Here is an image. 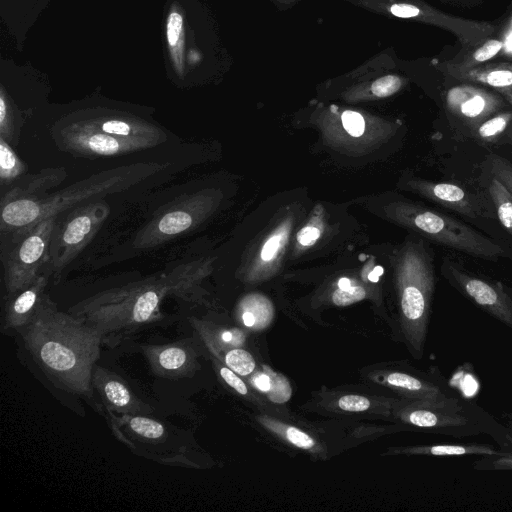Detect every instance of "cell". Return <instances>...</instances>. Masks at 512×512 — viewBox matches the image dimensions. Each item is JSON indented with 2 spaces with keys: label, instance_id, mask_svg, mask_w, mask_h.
Wrapping results in <instances>:
<instances>
[{
  "label": "cell",
  "instance_id": "6da1fadb",
  "mask_svg": "<svg viewBox=\"0 0 512 512\" xmlns=\"http://www.w3.org/2000/svg\"><path fill=\"white\" fill-rule=\"evenodd\" d=\"M17 332L34 362L58 389L92 398V373L104 342L98 327L60 311L44 293Z\"/></svg>",
  "mask_w": 512,
  "mask_h": 512
},
{
  "label": "cell",
  "instance_id": "7a4b0ae2",
  "mask_svg": "<svg viewBox=\"0 0 512 512\" xmlns=\"http://www.w3.org/2000/svg\"><path fill=\"white\" fill-rule=\"evenodd\" d=\"M207 260H193L140 281L101 291L69 309L98 327L108 342L112 336L135 331L162 318L160 307L168 297L190 300L208 274Z\"/></svg>",
  "mask_w": 512,
  "mask_h": 512
},
{
  "label": "cell",
  "instance_id": "3957f363",
  "mask_svg": "<svg viewBox=\"0 0 512 512\" xmlns=\"http://www.w3.org/2000/svg\"><path fill=\"white\" fill-rule=\"evenodd\" d=\"M158 162H140L101 171L56 192L0 203L2 241L20 236L41 221L57 217L87 201L127 190L165 169Z\"/></svg>",
  "mask_w": 512,
  "mask_h": 512
},
{
  "label": "cell",
  "instance_id": "277c9868",
  "mask_svg": "<svg viewBox=\"0 0 512 512\" xmlns=\"http://www.w3.org/2000/svg\"><path fill=\"white\" fill-rule=\"evenodd\" d=\"M357 8L389 18H399L436 26L454 34L466 47L488 39L495 27L487 22L446 14L423 0H343Z\"/></svg>",
  "mask_w": 512,
  "mask_h": 512
},
{
  "label": "cell",
  "instance_id": "5b68a950",
  "mask_svg": "<svg viewBox=\"0 0 512 512\" xmlns=\"http://www.w3.org/2000/svg\"><path fill=\"white\" fill-rule=\"evenodd\" d=\"M109 214L108 203L96 198L70 209L56 222L45 266L49 274L59 275L96 236Z\"/></svg>",
  "mask_w": 512,
  "mask_h": 512
},
{
  "label": "cell",
  "instance_id": "8992f818",
  "mask_svg": "<svg viewBox=\"0 0 512 512\" xmlns=\"http://www.w3.org/2000/svg\"><path fill=\"white\" fill-rule=\"evenodd\" d=\"M56 220L57 217L47 218L28 232L2 241L7 296L28 287L43 272Z\"/></svg>",
  "mask_w": 512,
  "mask_h": 512
},
{
  "label": "cell",
  "instance_id": "52a82bcc",
  "mask_svg": "<svg viewBox=\"0 0 512 512\" xmlns=\"http://www.w3.org/2000/svg\"><path fill=\"white\" fill-rule=\"evenodd\" d=\"M400 303L407 337L420 348L425 336L433 273L428 259L416 249L409 250L401 265Z\"/></svg>",
  "mask_w": 512,
  "mask_h": 512
},
{
  "label": "cell",
  "instance_id": "ba28073f",
  "mask_svg": "<svg viewBox=\"0 0 512 512\" xmlns=\"http://www.w3.org/2000/svg\"><path fill=\"white\" fill-rule=\"evenodd\" d=\"M211 205V196L203 191L180 198L139 230L133 246L152 248L187 233L207 216Z\"/></svg>",
  "mask_w": 512,
  "mask_h": 512
},
{
  "label": "cell",
  "instance_id": "9c48e42d",
  "mask_svg": "<svg viewBox=\"0 0 512 512\" xmlns=\"http://www.w3.org/2000/svg\"><path fill=\"white\" fill-rule=\"evenodd\" d=\"M400 64L391 49H385L354 70L340 76L337 81L351 87L365 88L374 98H387L402 90L409 79L398 71Z\"/></svg>",
  "mask_w": 512,
  "mask_h": 512
},
{
  "label": "cell",
  "instance_id": "30bf717a",
  "mask_svg": "<svg viewBox=\"0 0 512 512\" xmlns=\"http://www.w3.org/2000/svg\"><path fill=\"white\" fill-rule=\"evenodd\" d=\"M445 106L452 116L473 130L498 113L504 101L503 97L491 91L464 83L447 90Z\"/></svg>",
  "mask_w": 512,
  "mask_h": 512
},
{
  "label": "cell",
  "instance_id": "8fae6325",
  "mask_svg": "<svg viewBox=\"0 0 512 512\" xmlns=\"http://www.w3.org/2000/svg\"><path fill=\"white\" fill-rule=\"evenodd\" d=\"M141 351L146 357L151 371L161 378L190 377L198 367V353L188 339L160 345H143Z\"/></svg>",
  "mask_w": 512,
  "mask_h": 512
},
{
  "label": "cell",
  "instance_id": "7c38bea8",
  "mask_svg": "<svg viewBox=\"0 0 512 512\" xmlns=\"http://www.w3.org/2000/svg\"><path fill=\"white\" fill-rule=\"evenodd\" d=\"M92 386L104 408L120 415H148L153 410L133 393L121 376L101 366L95 365L93 369Z\"/></svg>",
  "mask_w": 512,
  "mask_h": 512
},
{
  "label": "cell",
  "instance_id": "4fadbf2b",
  "mask_svg": "<svg viewBox=\"0 0 512 512\" xmlns=\"http://www.w3.org/2000/svg\"><path fill=\"white\" fill-rule=\"evenodd\" d=\"M450 279L479 306L512 324V302L500 286L471 276L452 263H446Z\"/></svg>",
  "mask_w": 512,
  "mask_h": 512
},
{
  "label": "cell",
  "instance_id": "5bb4252c",
  "mask_svg": "<svg viewBox=\"0 0 512 512\" xmlns=\"http://www.w3.org/2000/svg\"><path fill=\"white\" fill-rule=\"evenodd\" d=\"M424 194L435 202L471 218L493 217L478 195L451 183H424Z\"/></svg>",
  "mask_w": 512,
  "mask_h": 512
},
{
  "label": "cell",
  "instance_id": "9a60e30c",
  "mask_svg": "<svg viewBox=\"0 0 512 512\" xmlns=\"http://www.w3.org/2000/svg\"><path fill=\"white\" fill-rule=\"evenodd\" d=\"M48 271H43L28 287L7 296L4 307L3 329L18 330L33 315L48 284Z\"/></svg>",
  "mask_w": 512,
  "mask_h": 512
},
{
  "label": "cell",
  "instance_id": "2e32d148",
  "mask_svg": "<svg viewBox=\"0 0 512 512\" xmlns=\"http://www.w3.org/2000/svg\"><path fill=\"white\" fill-rule=\"evenodd\" d=\"M67 177L64 167L45 168L41 171L24 175L10 185L2 195L0 203L9 202L19 198H34L47 194L60 185Z\"/></svg>",
  "mask_w": 512,
  "mask_h": 512
},
{
  "label": "cell",
  "instance_id": "e0dca14e",
  "mask_svg": "<svg viewBox=\"0 0 512 512\" xmlns=\"http://www.w3.org/2000/svg\"><path fill=\"white\" fill-rule=\"evenodd\" d=\"M460 410L455 399L427 401V406L408 412L405 418L410 424L422 428L462 426L467 420L458 414Z\"/></svg>",
  "mask_w": 512,
  "mask_h": 512
},
{
  "label": "cell",
  "instance_id": "ac0fdd59",
  "mask_svg": "<svg viewBox=\"0 0 512 512\" xmlns=\"http://www.w3.org/2000/svg\"><path fill=\"white\" fill-rule=\"evenodd\" d=\"M451 77L491 87L512 105V63H484Z\"/></svg>",
  "mask_w": 512,
  "mask_h": 512
},
{
  "label": "cell",
  "instance_id": "d6986e66",
  "mask_svg": "<svg viewBox=\"0 0 512 512\" xmlns=\"http://www.w3.org/2000/svg\"><path fill=\"white\" fill-rule=\"evenodd\" d=\"M504 42L499 39H486L470 53L464 55L459 60L441 63L436 67L444 73L451 76L454 73L466 71L487 63L490 59L499 54L503 49Z\"/></svg>",
  "mask_w": 512,
  "mask_h": 512
},
{
  "label": "cell",
  "instance_id": "ffe728a7",
  "mask_svg": "<svg viewBox=\"0 0 512 512\" xmlns=\"http://www.w3.org/2000/svg\"><path fill=\"white\" fill-rule=\"evenodd\" d=\"M27 172V165L18 157L12 146L0 137V182L9 187Z\"/></svg>",
  "mask_w": 512,
  "mask_h": 512
},
{
  "label": "cell",
  "instance_id": "44dd1931",
  "mask_svg": "<svg viewBox=\"0 0 512 512\" xmlns=\"http://www.w3.org/2000/svg\"><path fill=\"white\" fill-rule=\"evenodd\" d=\"M272 307L262 297H251L245 299L241 304V320L247 327L262 329L272 318Z\"/></svg>",
  "mask_w": 512,
  "mask_h": 512
},
{
  "label": "cell",
  "instance_id": "7402d4cb",
  "mask_svg": "<svg viewBox=\"0 0 512 512\" xmlns=\"http://www.w3.org/2000/svg\"><path fill=\"white\" fill-rule=\"evenodd\" d=\"M488 190L500 223L512 234V194L494 177L491 178Z\"/></svg>",
  "mask_w": 512,
  "mask_h": 512
},
{
  "label": "cell",
  "instance_id": "603a6c76",
  "mask_svg": "<svg viewBox=\"0 0 512 512\" xmlns=\"http://www.w3.org/2000/svg\"><path fill=\"white\" fill-rule=\"evenodd\" d=\"M511 124L512 112L496 113L473 129V136L480 142L492 143L506 132Z\"/></svg>",
  "mask_w": 512,
  "mask_h": 512
},
{
  "label": "cell",
  "instance_id": "cb8c5ba5",
  "mask_svg": "<svg viewBox=\"0 0 512 512\" xmlns=\"http://www.w3.org/2000/svg\"><path fill=\"white\" fill-rule=\"evenodd\" d=\"M167 40L178 72L183 66V19L177 10H172L167 20Z\"/></svg>",
  "mask_w": 512,
  "mask_h": 512
},
{
  "label": "cell",
  "instance_id": "d4e9b609",
  "mask_svg": "<svg viewBox=\"0 0 512 512\" xmlns=\"http://www.w3.org/2000/svg\"><path fill=\"white\" fill-rule=\"evenodd\" d=\"M223 362L240 376H248L256 367L253 356L248 351L241 348L226 350L223 355Z\"/></svg>",
  "mask_w": 512,
  "mask_h": 512
},
{
  "label": "cell",
  "instance_id": "484cf974",
  "mask_svg": "<svg viewBox=\"0 0 512 512\" xmlns=\"http://www.w3.org/2000/svg\"><path fill=\"white\" fill-rule=\"evenodd\" d=\"M265 425L275 430L278 434L284 437L288 442L294 446L302 449H312L316 443L314 439L304 431L294 426L283 425L278 422L266 420Z\"/></svg>",
  "mask_w": 512,
  "mask_h": 512
},
{
  "label": "cell",
  "instance_id": "4316f807",
  "mask_svg": "<svg viewBox=\"0 0 512 512\" xmlns=\"http://www.w3.org/2000/svg\"><path fill=\"white\" fill-rule=\"evenodd\" d=\"M19 129L15 122L13 110L5 97L4 92L0 97V137L10 145H15L18 139Z\"/></svg>",
  "mask_w": 512,
  "mask_h": 512
},
{
  "label": "cell",
  "instance_id": "83f0119b",
  "mask_svg": "<svg viewBox=\"0 0 512 512\" xmlns=\"http://www.w3.org/2000/svg\"><path fill=\"white\" fill-rule=\"evenodd\" d=\"M487 165L492 177L499 180L512 194V164L499 155L491 154L487 157Z\"/></svg>",
  "mask_w": 512,
  "mask_h": 512
},
{
  "label": "cell",
  "instance_id": "f1b7e54d",
  "mask_svg": "<svg viewBox=\"0 0 512 512\" xmlns=\"http://www.w3.org/2000/svg\"><path fill=\"white\" fill-rule=\"evenodd\" d=\"M288 236V227L283 226L273 233L264 243L260 251L263 262H271L276 258Z\"/></svg>",
  "mask_w": 512,
  "mask_h": 512
},
{
  "label": "cell",
  "instance_id": "f546056e",
  "mask_svg": "<svg viewBox=\"0 0 512 512\" xmlns=\"http://www.w3.org/2000/svg\"><path fill=\"white\" fill-rule=\"evenodd\" d=\"M366 297V290L361 286H350L345 289L338 288L332 294V301L337 306H347Z\"/></svg>",
  "mask_w": 512,
  "mask_h": 512
},
{
  "label": "cell",
  "instance_id": "4dcf8cb0",
  "mask_svg": "<svg viewBox=\"0 0 512 512\" xmlns=\"http://www.w3.org/2000/svg\"><path fill=\"white\" fill-rule=\"evenodd\" d=\"M341 121L346 132L353 137H360L365 131L364 117L356 111L345 110L341 114Z\"/></svg>",
  "mask_w": 512,
  "mask_h": 512
},
{
  "label": "cell",
  "instance_id": "1f68e13d",
  "mask_svg": "<svg viewBox=\"0 0 512 512\" xmlns=\"http://www.w3.org/2000/svg\"><path fill=\"white\" fill-rule=\"evenodd\" d=\"M368 398L360 395H344L338 399V407L349 412H362L370 408Z\"/></svg>",
  "mask_w": 512,
  "mask_h": 512
},
{
  "label": "cell",
  "instance_id": "d6a6232c",
  "mask_svg": "<svg viewBox=\"0 0 512 512\" xmlns=\"http://www.w3.org/2000/svg\"><path fill=\"white\" fill-rule=\"evenodd\" d=\"M218 372L220 377L224 380V382L233 388L236 392L241 395H246L248 393V388L244 381L231 370L226 365L217 364Z\"/></svg>",
  "mask_w": 512,
  "mask_h": 512
},
{
  "label": "cell",
  "instance_id": "836d02e7",
  "mask_svg": "<svg viewBox=\"0 0 512 512\" xmlns=\"http://www.w3.org/2000/svg\"><path fill=\"white\" fill-rule=\"evenodd\" d=\"M472 451V448L460 445H436L429 448V452L435 456L463 455Z\"/></svg>",
  "mask_w": 512,
  "mask_h": 512
},
{
  "label": "cell",
  "instance_id": "e575fe53",
  "mask_svg": "<svg viewBox=\"0 0 512 512\" xmlns=\"http://www.w3.org/2000/svg\"><path fill=\"white\" fill-rule=\"evenodd\" d=\"M321 230L316 226H306L297 233V241L302 246L313 245L320 237Z\"/></svg>",
  "mask_w": 512,
  "mask_h": 512
},
{
  "label": "cell",
  "instance_id": "d590c367",
  "mask_svg": "<svg viewBox=\"0 0 512 512\" xmlns=\"http://www.w3.org/2000/svg\"><path fill=\"white\" fill-rule=\"evenodd\" d=\"M251 382L258 390L266 393L271 390L273 380L266 373H258L252 378Z\"/></svg>",
  "mask_w": 512,
  "mask_h": 512
},
{
  "label": "cell",
  "instance_id": "8d00e7d4",
  "mask_svg": "<svg viewBox=\"0 0 512 512\" xmlns=\"http://www.w3.org/2000/svg\"><path fill=\"white\" fill-rule=\"evenodd\" d=\"M278 10L285 11L294 7L301 0H269Z\"/></svg>",
  "mask_w": 512,
  "mask_h": 512
},
{
  "label": "cell",
  "instance_id": "74e56055",
  "mask_svg": "<svg viewBox=\"0 0 512 512\" xmlns=\"http://www.w3.org/2000/svg\"><path fill=\"white\" fill-rule=\"evenodd\" d=\"M382 272H383L382 267H376V268H375V269H374V270L369 274V277H368V278H369L371 281L376 282V281H378V279H379L380 275L382 274Z\"/></svg>",
  "mask_w": 512,
  "mask_h": 512
},
{
  "label": "cell",
  "instance_id": "f35d334b",
  "mask_svg": "<svg viewBox=\"0 0 512 512\" xmlns=\"http://www.w3.org/2000/svg\"><path fill=\"white\" fill-rule=\"evenodd\" d=\"M351 286V280L347 277L340 278L338 281V288L345 289Z\"/></svg>",
  "mask_w": 512,
  "mask_h": 512
},
{
  "label": "cell",
  "instance_id": "ab89813d",
  "mask_svg": "<svg viewBox=\"0 0 512 512\" xmlns=\"http://www.w3.org/2000/svg\"><path fill=\"white\" fill-rule=\"evenodd\" d=\"M507 136L512 144V124L509 126V128L507 129Z\"/></svg>",
  "mask_w": 512,
  "mask_h": 512
}]
</instances>
